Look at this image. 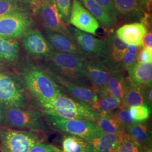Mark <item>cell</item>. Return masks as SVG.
I'll list each match as a JSON object with an SVG mask.
<instances>
[{
	"instance_id": "cell-8",
	"label": "cell",
	"mask_w": 152,
	"mask_h": 152,
	"mask_svg": "<svg viewBox=\"0 0 152 152\" xmlns=\"http://www.w3.org/2000/svg\"><path fill=\"white\" fill-rule=\"evenodd\" d=\"M68 30L69 36L85 56L98 58L108 63V48L106 41L95 38L76 28L68 27Z\"/></svg>"
},
{
	"instance_id": "cell-20",
	"label": "cell",
	"mask_w": 152,
	"mask_h": 152,
	"mask_svg": "<svg viewBox=\"0 0 152 152\" xmlns=\"http://www.w3.org/2000/svg\"><path fill=\"white\" fill-rule=\"evenodd\" d=\"M125 134H108L100 131L87 141L97 152H113Z\"/></svg>"
},
{
	"instance_id": "cell-26",
	"label": "cell",
	"mask_w": 152,
	"mask_h": 152,
	"mask_svg": "<svg viewBox=\"0 0 152 152\" xmlns=\"http://www.w3.org/2000/svg\"><path fill=\"white\" fill-rule=\"evenodd\" d=\"M19 54V46L15 39L0 37V62L12 63L18 58Z\"/></svg>"
},
{
	"instance_id": "cell-10",
	"label": "cell",
	"mask_w": 152,
	"mask_h": 152,
	"mask_svg": "<svg viewBox=\"0 0 152 152\" xmlns=\"http://www.w3.org/2000/svg\"><path fill=\"white\" fill-rule=\"evenodd\" d=\"M84 68L88 80L97 91L107 89L109 80L114 69L107 62L95 57L86 56Z\"/></svg>"
},
{
	"instance_id": "cell-40",
	"label": "cell",
	"mask_w": 152,
	"mask_h": 152,
	"mask_svg": "<svg viewBox=\"0 0 152 152\" xmlns=\"http://www.w3.org/2000/svg\"><path fill=\"white\" fill-rule=\"evenodd\" d=\"M6 108L0 104V125H4L5 118Z\"/></svg>"
},
{
	"instance_id": "cell-21",
	"label": "cell",
	"mask_w": 152,
	"mask_h": 152,
	"mask_svg": "<svg viewBox=\"0 0 152 152\" xmlns=\"http://www.w3.org/2000/svg\"><path fill=\"white\" fill-rule=\"evenodd\" d=\"M127 71L131 81L145 88L152 87V63H137Z\"/></svg>"
},
{
	"instance_id": "cell-27",
	"label": "cell",
	"mask_w": 152,
	"mask_h": 152,
	"mask_svg": "<svg viewBox=\"0 0 152 152\" xmlns=\"http://www.w3.org/2000/svg\"><path fill=\"white\" fill-rule=\"evenodd\" d=\"M98 92V101L92 107V109L99 113L109 114L121 107V102L112 97L107 89Z\"/></svg>"
},
{
	"instance_id": "cell-41",
	"label": "cell",
	"mask_w": 152,
	"mask_h": 152,
	"mask_svg": "<svg viewBox=\"0 0 152 152\" xmlns=\"http://www.w3.org/2000/svg\"><path fill=\"white\" fill-rule=\"evenodd\" d=\"M136 1L140 4H141L142 6H144L145 9L148 8L149 6L150 5L151 0H136Z\"/></svg>"
},
{
	"instance_id": "cell-24",
	"label": "cell",
	"mask_w": 152,
	"mask_h": 152,
	"mask_svg": "<svg viewBox=\"0 0 152 152\" xmlns=\"http://www.w3.org/2000/svg\"><path fill=\"white\" fill-rule=\"evenodd\" d=\"M78 1L96 19L99 24L104 28L110 29L116 26L115 23L110 16L94 0Z\"/></svg>"
},
{
	"instance_id": "cell-37",
	"label": "cell",
	"mask_w": 152,
	"mask_h": 152,
	"mask_svg": "<svg viewBox=\"0 0 152 152\" xmlns=\"http://www.w3.org/2000/svg\"><path fill=\"white\" fill-rule=\"evenodd\" d=\"M137 61L141 63H152V50L140 48L137 54Z\"/></svg>"
},
{
	"instance_id": "cell-6",
	"label": "cell",
	"mask_w": 152,
	"mask_h": 152,
	"mask_svg": "<svg viewBox=\"0 0 152 152\" xmlns=\"http://www.w3.org/2000/svg\"><path fill=\"white\" fill-rule=\"evenodd\" d=\"M27 97L24 86L16 76L0 70V104L5 108L27 105Z\"/></svg>"
},
{
	"instance_id": "cell-39",
	"label": "cell",
	"mask_w": 152,
	"mask_h": 152,
	"mask_svg": "<svg viewBox=\"0 0 152 152\" xmlns=\"http://www.w3.org/2000/svg\"><path fill=\"white\" fill-rule=\"evenodd\" d=\"M49 1L50 0H32L31 3L33 12H36L41 6L44 5L45 3Z\"/></svg>"
},
{
	"instance_id": "cell-23",
	"label": "cell",
	"mask_w": 152,
	"mask_h": 152,
	"mask_svg": "<svg viewBox=\"0 0 152 152\" xmlns=\"http://www.w3.org/2000/svg\"><path fill=\"white\" fill-rule=\"evenodd\" d=\"M122 70L121 68L114 69L107 85V90L109 94L121 102L127 81V78L125 77Z\"/></svg>"
},
{
	"instance_id": "cell-1",
	"label": "cell",
	"mask_w": 152,
	"mask_h": 152,
	"mask_svg": "<svg viewBox=\"0 0 152 152\" xmlns=\"http://www.w3.org/2000/svg\"><path fill=\"white\" fill-rule=\"evenodd\" d=\"M85 58L84 55L63 53L51 50L46 58L50 64L49 73L68 81L92 87L85 71Z\"/></svg>"
},
{
	"instance_id": "cell-22",
	"label": "cell",
	"mask_w": 152,
	"mask_h": 152,
	"mask_svg": "<svg viewBox=\"0 0 152 152\" xmlns=\"http://www.w3.org/2000/svg\"><path fill=\"white\" fill-rule=\"evenodd\" d=\"M126 132L132 140L142 147H152L151 130L145 121L135 122L127 128Z\"/></svg>"
},
{
	"instance_id": "cell-33",
	"label": "cell",
	"mask_w": 152,
	"mask_h": 152,
	"mask_svg": "<svg viewBox=\"0 0 152 152\" xmlns=\"http://www.w3.org/2000/svg\"><path fill=\"white\" fill-rule=\"evenodd\" d=\"M60 15L66 25H68L71 13V0H54Z\"/></svg>"
},
{
	"instance_id": "cell-17",
	"label": "cell",
	"mask_w": 152,
	"mask_h": 152,
	"mask_svg": "<svg viewBox=\"0 0 152 152\" xmlns=\"http://www.w3.org/2000/svg\"><path fill=\"white\" fill-rule=\"evenodd\" d=\"M147 32L146 28L142 23L134 22L119 28L115 34L125 44L140 46L142 38Z\"/></svg>"
},
{
	"instance_id": "cell-34",
	"label": "cell",
	"mask_w": 152,
	"mask_h": 152,
	"mask_svg": "<svg viewBox=\"0 0 152 152\" xmlns=\"http://www.w3.org/2000/svg\"><path fill=\"white\" fill-rule=\"evenodd\" d=\"M22 11L15 0H0V16Z\"/></svg>"
},
{
	"instance_id": "cell-15",
	"label": "cell",
	"mask_w": 152,
	"mask_h": 152,
	"mask_svg": "<svg viewBox=\"0 0 152 152\" xmlns=\"http://www.w3.org/2000/svg\"><path fill=\"white\" fill-rule=\"evenodd\" d=\"M24 49L33 56L47 58L51 51L48 41L37 30H29L22 38Z\"/></svg>"
},
{
	"instance_id": "cell-29",
	"label": "cell",
	"mask_w": 152,
	"mask_h": 152,
	"mask_svg": "<svg viewBox=\"0 0 152 152\" xmlns=\"http://www.w3.org/2000/svg\"><path fill=\"white\" fill-rule=\"evenodd\" d=\"M142 46H136L134 45H127V51L120 65V68L128 71L136 65L137 63V54Z\"/></svg>"
},
{
	"instance_id": "cell-25",
	"label": "cell",
	"mask_w": 152,
	"mask_h": 152,
	"mask_svg": "<svg viewBox=\"0 0 152 152\" xmlns=\"http://www.w3.org/2000/svg\"><path fill=\"white\" fill-rule=\"evenodd\" d=\"M61 151V152H97L86 140L71 135L63 137Z\"/></svg>"
},
{
	"instance_id": "cell-4",
	"label": "cell",
	"mask_w": 152,
	"mask_h": 152,
	"mask_svg": "<svg viewBox=\"0 0 152 152\" xmlns=\"http://www.w3.org/2000/svg\"><path fill=\"white\" fill-rule=\"evenodd\" d=\"M4 126L11 129L27 130L41 133L51 131L50 127L40 112L18 107L6 108Z\"/></svg>"
},
{
	"instance_id": "cell-30",
	"label": "cell",
	"mask_w": 152,
	"mask_h": 152,
	"mask_svg": "<svg viewBox=\"0 0 152 152\" xmlns=\"http://www.w3.org/2000/svg\"><path fill=\"white\" fill-rule=\"evenodd\" d=\"M143 147L132 140L126 133L113 152H142Z\"/></svg>"
},
{
	"instance_id": "cell-32",
	"label": "cell",
	"mask_w": 152,
	"mask_h": 152,
	"mask_svg": "<svg viewBox=\"0 0 152 152\" xmlns=\"http://www.w3.org/2000/svg\"><path fill=\"white\" fill-rule=\"evenodd\" d=\"M129 110L132 118L136 122L146 121L150 117L151 109L148 105L132 107Z\"/></svg>"
},
{
	"instance_id": "cell-36",
	"label": "cell",
	"mask_w": 152,
	"mask_h": 152,
	"mask_svg": "<svg viewBox=\"0 0 152 152\" xmlns=\"http://www.w3.org/2000/svg\"><path fill=\"white\" fill-rule=\"evenodd\" d=\"M29 152H61V151L54 145L39 142L34 145Z\"/></svg>"
},
{
	"instance_id": "cell-13",
	"label": "cell",
	"mask_w": 152,
	"mask_h": 152,
	"mask_svg": "<svg viewBox=\"0 0 152 152\" xmlns=\"http://www.w3.org/2000/svg\"><path fill=\"white\" fill-rule=\"evenodd\" d=\"M69 22L84 32L95 35L100 24L78 0H73Z\"/></svg>"
},
{
	"instance_id": "cell-18",
	"label": "cell",
	"mask_w": 152,
	"mask_h": 152,
	"mask_svg": "<svg viewBox=\"0 0 152 152\" xmlns=\"http://www.w3.org/2000/svg\"><path fill=\"white\" fill-rule=\"evenodd\" d=\"M146 90L147 88L141 86L128 78L121 106L129 109L132 107L141 105H149Z\"/></svg>"
},
{
	"instance_id": "cell-5",
	"label": "cell",
	"mask_w": 152,
	"mask_h": 152,
	"mask_svg": "<svg viewBox=\"0 0 152 152\" xmlns=\"http://www.w3.org/2000/svg\"><path fill=\"white\" fill-rule=\"evenodd\" d=\"M41 132L0 128V149L2 152H29L34 145L44 140Z\"/></svg>"
},
{
	"instance_id": "cell-14",
	"label": "cell",
	"mask_w": 152,
	"mask_h": 152,
	"mask_svg": "<svg viewBox=\"0 0 152 152\" xmlns=\"http://www.w3.org/2000/svg\"><path fill=\"white\" fill-rule=\"evenodd\" d=\"M116 12L117 20L126 22H142L146 9L136 0H111Z\"/></svg>"
},
{
	"instance_id": "cell-16",
	"label": "cell",
	"mask_w": 152,
	"mask_h": 152,
	"mask_svg": "<svg viewBox=\"0 0 152 152\" xmlns=\"http://www.w3.org/2000/svg\"><path fill=\"white\" fill-rule=\"evenodd\" d=\"M46 36V41L52 50L63 53L84 55L74 40L67 34L47 31Z\"/></svg>"
},
{
	"instance_id": "cell-9",
	"label": "cell",
	"mask_w": 152,
	"mask_h": 152,
	"mask_svg": "<svg viewBox=\"0 0 152 152\" xmlns=\"http://www.w3.org/2000/svg\"><path fill=\"white\" fill-rule=\"evenodd\" d=\"M32 20L24 11H20L0 16V37L19 38L31 29Z\"/></svg>"
},
{
	"instance_id": "cell-2",
	"label": "cell",
	"mask_w": 152,
	"mask_h": 152,
	"mask_svg": "<svg viewBox=\"0 0 152 152\" xmlns=\"http://www.w3.org/2000/svg\"><path fill=\"white\" fill-rule=\"evenodd\" d=\"M23 83L41 106L63 94L48 73L34 65H28L22 73Z\"/></svg>"
},
{
	"instance_id": "cell-28",
	"label": "cell",
	"mask_w": 152,
	"mask_h": 152,
	"mask_svg": "<svg viewBox=\"0 0 152 152\" xmlns=\"http://www.w3.org/2000/svg\"><path fill=\"white\" fill-rule=\"evenodd\" d=\"M98 129L104 133L113 134H124L126 129L109 114H100L95 123Z\"/></svg>"
},
{
	"instance_id": "cell-7",
	"label": "cell",
	"mask_w": 152,
	"mask_h": 152,
	"mask_svg": "<svg viewBox=\"0 0 152 152\" xmlns=\"http://www.w3.org/2000/svg\"><path fill=\"white\" fill-rule=\"evenodd\" d=\"M44 117L50 128L68 135L81 137L87 141L100 131L92 122L66 119L49 114H45Z\"/></svg>"
},
{
	"instance_id": "cell-43",
	"label": "cell",
	"mask_w": 152,
	"mask_h": 152,
	"mask_svg": "<svg viewBox=\"0 0 152 152\" xmlns=\"http://www.w3.org/2000/svg\"><path fill=\"white\" fill-rule=\"evenodd\" d=\"M21 1H28V2H32V0H21Z\"/></svg>"
},
{
	"instance_id": "cell-38",
	"label": "cell",
	"mask_w": 152,
	"mask_h": 152,
	"mask_svg": "<svg viewBox=\"0 0 152 152\" xmlns=\"http://www.w3.org/2000/svg\"><path fill=\"white\" fill-rule=\"evenodd\" d=\"M141 46L142 48L152 50V32H148L144 35L142 40Z\"/></svg>"
},
{
	"instance_id": "cell-3",
	"label": "cell",
	"mask_w": 152,
	"mask_h": 152,
	"mask_svg": "<svg viewBox=\"0 0 152 152\" xmlns=\"http://www.w3.org/2000/svg\"><path fill=\"white\" fill-rule=\"evenodd\" d=\"M46 114L66 119L84 120L95 123L100 113L87 104L67 96L63 93L41 106Z\"/></svg>"
},
{
	"instance_id": "cell-42",
	"label": "cell",
	"mask_w": 152,
	"mask_h": 152,
	"mask_svg": "<svg viewBox=\"0 0 152 152\" xmlns=\"http://www.w3.org/2000/svg\"><path fill=\"white\" fill-rule=\"evenodd\" d=\"M142 152H152V147H143Z\"/></svg>"
},
{
	"instance_id": "cell-19",
	"label": "cell",
	"mask_w": 152,
	"mask_h": 152,
	"mask_svg": "<svg viewBox=\"0 0 152 152\" xmlns=\"http://www.w3.org/2000/svg\"><path fill=\"white\" fill-rule=\"evenodd\" d=\"M106 42L108 48L109 64L113 69L120 68V65L127 51V45L113 32L109 33Z\"/></svg>"
},
{
	"instance_id": "cell-35",
	"label": "cell",
	"mask_w": 152,
	"mask_h": 152,
	"mask_svg": "<svg viewBox=\"0 0 152 152\" xmlns=\"http://www.w3.org/2000/svg\"><path fill=\"white\" fill-rule=\"evenodd\" d=\"M105 11L117 24L118 20L116 12L111 0H94Z\"/></svg>"
},
{
	"instance_id": "cell-12",
	"label": "cell",
	"mask_w": 152,
	"mask_h": 152,
	"mask_svg": "<svg viewBox=\"0 0 152 152\" xmlns=\"http://www.w3.org/2000/svg\"><path fill=\"white\" fill-rule=\"evenodd\" d=\"M36 12H38L41 22L47 31L63 33L69 36L68 25L63 22L54 0L45 3Z\"/></svg>"
},
{
	"instance_id": "cell-31",
	"label": "cell",
	"mask_w": 152,
	"mask_h": 152,
	"mask_svg": "<svg viewBox=\"0 0 152 152\" xmlns=\"http://www.w3.org/2000/svg\"><path fill=\"white\" fill-rule=\"evenodd\" d=\"M109 114L123 125L126 130L129 126L136 122L132 118L129 109L121 106Z\"/></svg>"
},
{
	"instance_id": "cell-11",
	"label": "cell",
	"mask_w": 152,
	"mask_h": 152,
	"mask_svg": "<svg viewBox=\"0 0 152 152\" xmlns=\"http://www.w3.org/2000/svg\"><path fill=\"white\" fill-rule=\"evenodd\" d=\"M48 73L55 82L69 94L74 99L87 104L92 108V107L97 102L98 92L93 87L68 81L58 76Z\"/></svg>"
}]
</instances>
